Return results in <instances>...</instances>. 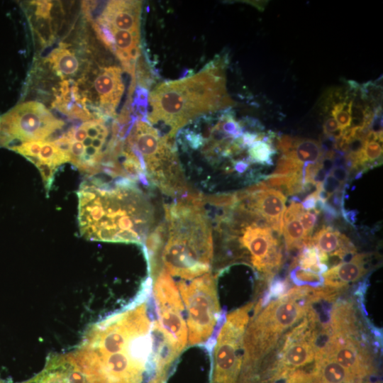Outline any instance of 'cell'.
I'll use <instances>...</instances> for the list:
<instances>
[{"label":"cell","mask_w":383,"mask_h":383,"mask_svg":"<svg viewBox=\"0 0 383 383\" xmlns=\"http://www.w3.org/2000/svg\"><path fill=\"white\" fill-rule=\"evenodd\" d=\"M154 308L143 302L96 328L81 363L89 383H165L172 362L163 338L152 333Z\"/></svg>","instance_id":"obj_1"},{"label":"cell","mask_w":383,"mask_h":383,"mask_svg":"<svg viewBox=\"0 0 383 383\" xmlns=\"http://www.w3.org/2000/svg\"><path fill=\"white\" fill-rule=\"evenodd\" d=\"M77 194L82 236L143 245L152 231L154 208L136 182L122 177H86Z\"/></svg>","instance_id":"obj_2"},{"label":"cell","mask_w":383,"mask_h":383,"mask_svg":"<svg viewBox=\"0 0 383 383\" xmlns=\"http://www.w3.org/2000/svg\"><path fill=\"white\" fill-rule=\"evenodd\" d=\"M204 204V195L192 192L165 204L162 245L148 267L160 259L161 269L187 280L211 272L213 226Z\"/></svg>","instance_id":"obj_3"},{"label":"cell","mask_w":383,"mask_h":383,"mask_svg":"<svg viewBox=\"0 0 383 383\" xmlns=\"http://www.w3.org/2000/svg\"><path fill=\"white\" fill-rule=\"evenodd\" d=\"M225 61H213L194 76L158 84L149 95L148 123L164 126V135L174 138L197 117L231 108L235 102L226 91Z\"/></svg>","instance_id":"obj_4"},{"label":"cell","mask_w":383,"mask_h":383,"mask_svg":"<svg viewBox=\"0 0 383 383\" xmlns=\"http://www.w3.org/2000/svg\"><path fill=\"white\" fill-rule=\"evenodd\" d=\"M328 290L309 286L294 287L255 312L246 327L243 343V373L248 377L256 365L278 344L285 333L297 325Z\"/></svg>","instance_id":"obj_5"},{"label":"cell","mask_w":383,"mask_h":383,"mask_svg":"<svg viewBox=\"0 0 383 383\" xmlns=\"http://www.w3.org/2000/svg\"><path fill=\"white\" fill-rule=\"evenodd\" d=\"M125 141L139 160L150 185L174 197L189 192L174 138L161 135L148 121L138 119Z\"/></svg>","instance_id":"obj_6"},{"label":"cell","mask_w":383,"mask_h":383,"mask_svg":"<svg viewBox=\"0 0 383 383\" xmlns=\"http://www.w3.org/2000/svg\"><path fill=\"white\" fill-rule=\"evenodd\" d=\"M177 287L187 311L188 344L206 342L220 317L215 276L209 272Z\"/></svg>","instance_id":"obj_7"},{"label":"cell","mask_w":383,"mask_h":383,"mask_svg":"<svg viewBox=\"0 0 383 383\" xmlns=\"http://www.w3.org/2000/svg\"><path fill=\"white\" fill-rule=\"evenodd\" d=\"M64 126L42 103L26 101L0 116V147L11 150L25 142H52Z\"/></svg>","instance_id":"obj_8"},{"label":"cell","mask_w":383,"mask_h":383,"mask_svg":"<svg viewBox=\"0 0 383 383\" xmlns=\"http://www.w3.org/2000/svg\"><path fill=\"white\" fill-rule=\"evenodd\" d=\"M252 303L230 313L218 334L214 349L212 383H235L242 366L243 336Z\"/></svg>","instance_id":"obj_9"},{"label":"cell","mask_w":383,"mask_h":383,"mask_svg":"<svg viewBox=\"0 0 383 383\" xmlns=\"http://www.w3.org/2000/svg\"><path fill=\"white\" fill-rule=\"evenodd\" d=\"M318 316L313 309L284 336L278 353L273 379L284 378L315 360L318 350Z\"/></svg>","instance_id":"obj_10"},{"label":"cell","mask_w":383,"mask_h":383,"mask_svg":"<svg viewBox=\"0 0 383 383\" xmlns=\"http://www.w3.org/2000/svg\"><path fill=\"white\" fill-rule=\"evenodd\" d=\"M157 272L153 287L157 321L165 333L182 352L188 340L187 326L183 317L185 308L177 284L171 276L162 269Z\"/></svg>","instance_id":"obj_11"},{"label":"cell","mask_w":383,"mask_h":383,"mask_svg":"<svg viewBox=\"0 0 383 383\" xmlns=\"http://www.w3.org/2000/svg\"><path fill=\"white\" fill-rule=\"evenodd\" d=\"M246 192L247 196L238 202L260 215L272 231L280 237L282 235L283 216L286 210L287 197L274 189H268L251 194L247 191Z\"/></svg>","instance_id":"obj_12"},{"label":"cell","mask_w":383,"mask_h":383,"mask_svg":"<svg viewBox=\"0 0 383 383\" xmlns=\"http://www.w3.org/2000/svg\"><path fill=\"white\" fill-rule=\"evenodd\" d=\"M140 10L139 1H111L93 22L118 30L140 33Z\"/></svg>","instance_id":"obj_13"},{"label":"cell","mask_w":383,"mask_h":383,"mask_svg":"<svg viewBox=\"0 0 383 383\" xmlns=\"http://www.w3.org/2000/svg\"><path fill=\"white\" fill-rule=\"evenodd\" d=\"M367 255L355 254L348 261L342 262L323 273L326 287L340 289L361 279L367 272Z\"/></svg>","instance_id":"obj_14"},{"label":"cell","mask_w":383,"mask_h":383,"mask_svg":"<svg viewBox=\"0 0 383 383\" xmlns=\"http://www.w3.org/2000/svg\"><path fill=\"white\" fill-rule=\"evenodd\" d=\"M23 383H89L77 363L71 359L58 358L50 360L45 369L35 378Z\"/></svg>","instance_id":"obj_15"},{"label":"cell","mask_w":383,"mask_h":383,"mask_svg":"<svg viewBox=\"0 0 383 383\" xmlns=\"http://www.w3.org/2000/svg\"><path fill=\"white\" fill-rule=\"evenodd\" d=\"M304 209L300 203L291 202L285 210L283 216V230L284 245L287 251L299 253L310 245L311 240L305 238L299 216Z\"/></svg>","instance_id":"obj_16"},{"label":"cell","mask_w":383,"mask_h":383,"mask_svg":"<svg viewBox=\"0 0 383 383\" xmlns=\"http://www.w3.org/2000/svg\"><path fill=\"white\" fill-rule=\"evenodd\" d=\"M312 371L317 383H362L333 359L318 351Z\"/></svg>","instance_id":"obj_17"},{"label":"cell","mask_w":383,"mask_h":383,"mask_svg":"<svg viewBox=\"0 0 383 383\" xmlns=\"http://www.w3.org/2000/svg\"><path fill=\"white\" fill-rule=\"evenodd\" d=\"M61 43L59 48L52 50L47 61L62 80H69L76 77L80 70V62L74 52Z\"/></svg>","instance_id":"obj_18"},{"label":"cell","mask_w":383,"mask_h":383,"mask_svg":"<svg viewBox=\"0 0 383 383\" xmlns=\"http://www.w3.org/2000/svg\"><path fill=\"white\" fill-rule=\"evenodd\" d=\"M292 151L304 164L319 162L323 155L319 142L309 138H294Z\"/></svg>","instance_id":"obj_19"},{"label":"cell","mask_w":383,"mask_h":383,"mask_svg":"<svg viewBox=\"0 0 383 383\" xmlns=\"http://www.w3.org/2000/svg\"><path fill=\"white\" fill-rule=\"evenodd\" d=\"M247 159L250 163L272 166V157L277 150L272 143L265 140L257 141L248 148Z\"/></svg>","instance_id":"obj_20"},{"label":"cell","mask_w":383,"mask_h":383,"mask_svg":"<svg viewBox=\"0 0 383 383\" xmlns=\"http://www.w3.org/2000/svg\"><path fill=\"white\" fill-rule=\"evenodd\" d=\"M31 26L43 45H49L54 40V29L50 16L34 14L29 17Z\"/></svg>","instance_id":"obj_21"},{"label":"cell","mask_w":383,"mask_h":383,"mask_svg":"<svg viewBox=\"0 0 383 383\" xmlns=\"http://www.w3.org/2000/svg\"><path fill=\"white\" fill-rule=\"evenodd\" d=\"M303 165L296 158L292 150L281 155L272 174L289 175L301 172Z\"/></svg>","instance_id":"obj_22"},{"label":"cell","mask_w":383,"mask_h":383,"mask_svg":"<svg viewBox=\"0 0 383 383\" xmlns=\"http://www.w3.org/2000/svg\"><path fill=\"white\" fill-rule=\"evenodd\" d=\"M290 277L294 283L300 286L304 284L318 286L323 282L322 274L302 270L298 266L293 268L290 272Z\"/></svg>","instance_id":"obj_23"},{"label":"cell","mask_w":383,"mask_h":383,"mask_svg":"<svg viewBox=\"0 0 383 383\" xmlns=\"http://www.w3.org/2000/svg\"><path fill=\"white\" fill-rule=\"evenodd\" d=\"M363 154L367 169L379 166L382 162V145L378 141L365 142Z\"/></svg>","instance_id":"obj_24"},{"label":"cell","mask_w":383,"mask_h":383,"mask_svg":"<svg viewBox=\"0 0 383 383\" xmlns=\"http://www.w3.org/2000/svg\"><path fill=\"white\" fill-rule=\"evenodd\" d=\"M318 214L313 211L304 210L299 216V221L303 227L305 238L311 240L312 233L317 222Z\"/></svg>","instance_id":"obj_25"},{"label":"cell","mask_w":383,"mask_h":383,"mask_svg":"<svg viewBox=\"0 0 383 383\" xmlns=\"http://www.w3.org/2000/svg\"><path fill=\"white\" fill-rule=\"evenodd\" d=\"M38 169L46 192V196H49V192L51 189L54 182L55 173L57 168L46 163L40 162L35 165Z\"/></svg>","instance_id":"obj_26"},{"label":"cell","mask_w":383,"mask_h":383,"mask_svg":"<svg viewBox=\"0 0 383 383\" xmlns=\"http://www.w3.org/2000/svg\"><path fill=\"white\" fill-rule=\"evenodd\" d=\"M282 379L284 380L283 383H317L313 371L306 372L296 370Z\"/></svg>","instance_id":"obj_27"},{"label":"cell","mask_w":383,"mask_h":383,"mask_svg":"<svg viewBox=\"0 0 383 383\" xmlns=\"http://www.w3.org/2000/svg\"><path fill=\"white\" fill-rule=\"evenodd\" d=\"M370 131L376 133L379 143H382V107L379 106L374 109L373 118L370 126Z\"/></svg>","instance_id":"obj_28"},{"label":"cell","mask_w":383,"mask_h":383,"mask_svg":"<svg viewBox=\"0 0 383 383\" xmlns=\"http://www.w3.org/2000/svg\"><path fill=\"white\" fill-rule=\"evenodd\" d=\"M276 145L274 148L282 154H287L292 150L294 138L288 135H279L275 138Z\"/></svg>","instance_id":"obj_29"},{"label":"cell","mask_w":383,"mask_h":383,"mask_svg":"<svg viewBox=\"0 0 383 383\" xmlns=\"http://www.w3.org/2000/svg\"><path fill=\"white\" fill-rule=\"evenodd\" d=\"M346 185L348 184H341L337 179H335L331 174H328L326 177L324 182H323L322 189L325 192H326L328 194L331 196L333 194L341 189Z\"/></svg>","instance_id":"obj_30"},{"label":"cell","mask_w":383,"mask_h":383,"mask_svg":"<svg viewBox=\"0 0 383 383\" xmlns=\"http://www.w3.org/2000/svg\"><path fill=\"white\" fill-rule=\"evenodd\" d=\"M321 211L323 212V219L328 226H331V224L340 215V213L327 201L323 204Z\"/></svg>","instance_id":"obj_31"},{"label":"cell","mask_w":383,"mask_h":383,"mask_svg":"<svg viewBox=\"0 0 383 383\" xmlns=\"http://www.w3.org/2000/svg\"><path fill=\"white\" fill-rule=\"evenodd\" d=\"M318 142L323 153L332 152L335 150L336 140L331 135L323 134L320 137Z\"/></svg>","instance_id":"obj_32"},{"label":"cell","mask_w":383,"mask_h":383,"mask_svg":"<svg viewBox=\"0 0 383 383\" xmlns=\"http://www.w3.org/2000/svg\"><path fill=\"white\" fill-rule=\"evenodd\" d=\"M250 166V163L247 157L240 160H231V170L235 171L239 175L244 174Z\"/></svg>","instance_id":"obj_33"},{"label":"cell","mask_w":383,"mask_h":383,"mask_svg":"<svg viewBox=\"0 0 383 383\" xmlns=\"http://www.w3.org/2000/svg\"><path fill=\"white\" fill-rule=\"evenodd\" d=\"M321 189H316L312 193L308 194L303 201H301V206L304 210L310 211L315 208L316 201L318 200V191Z\"/></svg>","instance_id":"obj_34"},{"label":"cell","mask_w":383,"mask_h":383,"mask_svg":"<svg viewBox=\"0 0 383 383\" xmlns=\"http://www.w3.org/2000/svg\"><path fill=\"white\" fill-rule=\"evenodd\" d=\"M330 174L343 184H346L348 181L349 172L345 167H333Z\"/></svg>","instance_id":"obj_35"},{"label":"cell","mask_w":383,"mask_h":383,"mask_svg":"<svg viewBox=\"0 0 383 383\" xmlns=\"http://www.w3.org/2000/svg\"><path fill=\"white\" fill-rule=\"evenodd\" d=\"M323 134L331 135V134L340 128L336 120L333 117L327 118L323 123Z\"/></svg>","instance_id":"obj_36"},{"label":"cell","mask_w":383,"mask_h":383,"mask_svg":"<svg viewBox=\"0 0 383 383\" xmlns=\"http://www.w3.org/2000/svg\"><path fill=\"white\" fill-rule=\"evenodd\" d=\"M358 211L357 210H346L345 208L340 211V214L343 218L350 225L355 226L357 221V216Z\"/></svg>","instance_id":"obj_37"}]
</instances>
